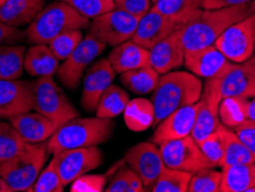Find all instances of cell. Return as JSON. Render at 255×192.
<instances>
[{"label":"cell","mask_w":255,"mask_h":192,"mask_svg":"<svg viewBox=\"0 0 255 192\" xmlns=\"http://www.w3.org/2000/svg\"><path fill=\"white\" fill-rule=\"evenodd\" d=\"M253 14V2L221 9H198L178 30L183 47L187 52L213 45L230 25Z\"/></svg>","instance_id":"cell-1"},{"label":"cell","mask_w":255,"mask_h":192,"mask_svg":"<svg viewBox=\"0 0 255 192\" xmlns=\"http://www.w3.org/2000/svg\"><path fill=\"white\" fill-rule=\"evenodd\" d=\"M125 160L139 175L145 191H151L164 167L160 149L156 148L154 143H138L126 152Z\"/></svg>","instance_id":"cell-13"},{"label":"cell","mask_w":255,"mask_h":192,"mask_svg":"<svg viewBox=\"0 0 255 192\" xmlns=\"http://www.w3.org/2000/svg\"><path fill=\"white\" fill-rule=\"evenodd\" d=\"M0 192H13V190L10 189V187L5 182L1 176H0Z\"/></svg>","instance_id":"cell-48"},{"label":"cell","mask_w":255,"mask_h":192,"mask_svg":"<svg viewBox=\"0 0 255 192\" xmlns=\"http://www.w3.org/2000/svg\"><path fill=\"white\" fill-rule=\"evenodd\" d=\"M108 60L111 61L115 73L122 74L128 70L148 66L149 50L129 39L114 46L108 55Z\"/></svg>","instance_id":"cell-22"},{"label":"cell","mask_w":255,"mask_h":192,"mask_svg":"<svg viewBox=\"0 0 255 192\" xmlns=\"http://www.w3.org/2000/svg\"><path fill=\"white\" fill-rule=\"evenodd\" d=\"M253 8H254V16H255V0H253Z\"/></svg>","instance_id":"cell-51"},{"label":"cell","mask_w":255,"mask_h":192,"mask_svg":"<svg viewBox=\"0 0 255 192\" xmlns=\"http://www.w3.org/2000/svg\"><path fill=\"white\" fill-rule=\"evenodd\" d=\"M25 39H27V31L0 21V46L22 43Z\"/></svg>","instance_id":"cell-42"},{"label":"cell","mask_w":255,"mask_h":192,"mask_svg":"<svg viewBox=\"0 0 255 192\" xmlns=\"http://www.w3.org/2000/svg\"><path fill=\"white\" fill-rule=\"evenodd\" d=\"M35 110V83L0 80V113L9 119Z\"/></svg>","instance_id":"cell-14"},{"label":"cell","mask_w":255,"mask_h":192,"mask_svg":"<svg viewBox=\"0 0 255 192\" xmlns=\"http://www.w3.org/2000/svg\"><path fill=\"white\" fill-rule=\"evenodd\" d=\"M255 186V163L239 164L222 169L220 192H246Z\"/></svg>","instance_id":"cell-25"},{"label":"cell","mask_w":255,"mask_h":192,"mask_svg":"<svg viewBox=\"0 0 255 192\" xmlns=\"http://www.w3.org/2000/svg\"><path fill=\"white\" fill-rule=\"evenodd\" d=\"M234 131L255 156V128H239Z\"/></svg>","instance_id":"cell-45"},{"label":"cell","mask_w":255,"mask_h":192,"mask_svg":"<svg viewBox=\"0 0 255 192\" xmlns=\"http://www.w3.org/2000/svg\"><path fill=\"white\" fill-rule=\"evenodd\" d=\"M253 0H200V6L204 9H221L227 7L245 5Z\"/></svg>","instance_id":"cell-44"},{"label":"cell","mask_w":255,"mask_h":192,"mask_svg":"<svg viewBox=\"0 0 255 192\" xmlns=\"http://www.w3.org/2000/svg\"><path fill=\"white\" fill-rule=\"evenodd\" d=\"M63 186H68L80 176L88 174L103 164V152L98 146L65 150L52 158Z\"/></svg>","instance_id":"cell-11"},{"label":"cell","mask_w":255,"mask_h":192,"mask_svg":"<svg viewBox=\"0 0 255 192\" xmlns=\"http://www.w3.org/2000/svg\"><path fill=\"white\" fill-rule=\"evenodd\" d=\"M0 119H2V115H1V113H0Z\"/></svg>","instance_id":"cell-54"},{"label":"cell","mask_w":255,"mask_h":192,"mask_svg":"<svg viewBox=\"0 0 255 192\" xmlns=\"http://www.w3.org/2000/svg\"><path fill=\"white\" fill-rule=\"evenodd\" d=\"M106 184V176L84 174L71 182V192H101Z\"/></svg>","instance_id":"cell-40"},{"label":"cell","mask_w":255,"mask_h":192,"mask_svg":"<svg viewBox=\"0 0 255 192\" xmlns=\"http://www.w3.org/2000/svg\"><path fill=\"white\" fill-rule=\"evenodd\" d=\"M214 45L232 62L242 63L249 60L255 50L254 14L230 25Z\"/></svg>","instance_id":"cell-8"},{"label":"cell","mask_w":255,"mask_h":192,"mask_svg":"<svg viewBox=\"0 0 255 192\" xmlns=\"http://www.w3.org/2000/svg\"><path fill=\"white\" fill-rule=\"evenodd\" d=\"M83 33L82 29H73L60 33L57 37H54L50 43L48 47L59 60H66L73 53V51L78 46L83 39Z\"/></svg>","instance_id":"cell-36"},{"label":"cell","mask_w":255,"mask_h":192,"mask_svg":"<svg viewBox=\"0 0 255 192\" xmlns=\"http://www.w3.org/2000/svg\"><path fill=\"white\" fill-rule=\"evenodd\" d=\"M192 174L164 166L153 186V192H186Z\"/></svg>","instance_id":"cell-34"},{"label":"cell","mask_w":255,"mask_h":192,"mask_svg":"<svg viewBox=\"0 0 255 192\" xmlns=\"http://www.w3.org/2000/svg\"><path fill=\"white\" fill-rule=\"evenodd\" d=\"M185 50L178 30L149 48V65L159 74H166L184 65Z\"/></svg>","instance_id":"cell-20"},{"label":"cell","mask_w":255,"mask_h":192,"mask_svg":"<svg viewBox=\"0 0 255 192\" xmlns=\"http://www.w3.org/2000/svg\"><path fill=\"white\" fill-rule=\"evenodd\" d=\"M226 129L227 126L220 123L212 134L198 143L202 153L209 160L213 168L222 167L223 165L224 151H226Z\"/></svg>","instance_id":"cell-32"},{"label":"cell","mask_w":255,"mask_h":192,"mask_svg":"<svg viewBox=\"0 0 255 192\" xmlns=\"http://www.w3.org/2000/svg\"><path fill=\"white\" fill-rule=\"evenodd\" d=\"M152 8L183 27L201 6L200 0H156Z\"/></svg>","instance_id":"cell-29"},{"label":"cell","mask_w":255,"mask_h":192,"mask_svg":"<svg viewBox=\"0 0 255 192\" xmlns=\"http://www.w3.org/2000/svg\"><path fill=\"white\" fill-rule=\"evenodd\" d=\"M255 163V156L230 128L226 129V151L222 169L239 164Z\"/></svg>","instance_id":"cell-33"},{"label":"cell","mask_w":255,"mask_h":192,"mask_svg":"<svg viewBox=\"0 0 255 192\" xmlns=\"http://www.w3.org/2000/svg\"><path fill=\"white\" fill-rule=\"evenodd\" d=\"M105 48L106 44L101 43L92 35L89 33L85 36L73 53L63 60V63L59 66L57 70L58 78L63 86L70 90H76L86 68L97 56L103 53Z\"/></svg>","instance_id":"cell-10"},{"label":"cell","mask_w":255,"mask_h":192,"mask_svg":"<svg viewBox=\"0 0 255 192\" xmlns=\"http://www.w3.org/2000/svg\"><path fill=\"white\" fill-rule=\"evenodd\" d=\"M27 144L12 124L0 121V161L14 157Z\"/></svg>","instance_id":"cell-35"},{"label":"cell","mask_w":255,"mask_h":192,"mask_svg":"<svg viewBox=\"0 0 255 192\" xmlns=\"http://www.w3.org/2000/svg\"><path fill=\"white\" fill-rule=\"evenodd\" d=\"M202 83L198 76L187 71H169L160 77L151 101L154 106V124L178 108L194 104L200 99Z\"/></svg>","instance_id":"cell-2"},{"label":"cell","mask_w":255,"mask_h":192,"mask_svg":"<svg viewBox=\"0 0 255 192\" xmlns=\"http://www.w3.org/2000/svg\"><path fill=\"white\" fill-rule=\"evenodd\" d=\"M123 115L127 127L136 133L148 129L154 124V106L151 100L145 98H134L129 100L123 111Z\"/></svg>","instance_id":"cell-26"},{"label":"cell","mask_w":255,"mask_h":192,"mask_svg":"<svg viewBox=\"0 0 255 192\" xmlns=\"http://www.w3.org/2000/svg\"><path fill=\"white\" fill-rule=\"evenodd\" d=\"M160 152L164 166L172 169L194 174L204 168H213L191 135L162 143L160 145Z\"/></svg>","instance_id":"cell-9"},{"label":"cell","mask_w":255,"mask_h":192,"mask_svg":"<svg viewBox=\"0 0 255 192\" xmlns=\"http://www.w3.org/2000/svg\"><path fill=\"white\" fill-rule=\"evenodd\" d=\"M239 128H255V121H252V120H249L247 119L245 122H244L243 124H241V126L235 128V129L232 130H236V129H239Z\"/></svg>","instance_id":"cell-49"},{"label":"cell","mask_w":255,"mask_h":192,"mask_svg":"<svg viewBox=\"0 0 255 192\" xmlns=\"http://www.w3.org/2000/svg\"><path fill=\"white\" fill-rule=\"evenodd\" d=\"M114 122L112 119L75 118L57 128L47 139L46 146L50 154L65 150L98 146L108 142L113 135Z\"/></svg>","instance_id":"cell-3"},{"label":"cell","mask_w":255,"mask_h":192,"mask_svg":"<svg viewBox=\"0 0 255 192\" xmlns=\"http://www.w3.org/2000/svg\"><path fill=\"white\" fill-rule=\"evenodd\" d=\"M246 192H255V186H254V187H252V188H251V189L247 190Z\"/></svg>","instance_id":"cell-50"},{"label":"cell","mask_w":255,"mask_h":192,"mask_svg":"<svg viewBox=\"0 0 255 192\" xmlns=\"http://www.w3.org/2000/svg\"><path fill=\"white\" fill-rule=\"evenodd\" d=\"M128 179H129V183L131 187V191L132 192H142L145 191V187L142 184V181L139 178L133 169L128 168Z\"/></svg>","instance_id":"cell-46"},{"label":"cell","mask_w":255,"mask_h":192,"mask_svg":"<svg viewBox=\"0 0 255 192\" xmlns=\"http://www.w3.org/2000/svg\"><path fill=\"white\" fill-rule=\"evenodd\" d=\"M35 110L58 127L80 116V112L52 76L38 77L35 82Z\"/></svg>","instance_id":"cell-6"},{"label":"cell","mask_w":255,"mask_h":192,"mask_svg":"<svg viewBox=\"0 0 255 192\" xmlns=\"http://www.w3.org/2000/svg\"><path fill=\"white\" fill-rule=\"evenodd\" d=\"M107 192H132L128 179V168H122L119 171L115 178L112 180L110 186L106 188Z\"/></svg>","instance_id":"cell-43"},{"label":"cell","mask_w":255,"mask_h":192,"mask_svg":"<svg viewBox=\"0 0 255 192\" xmlns=\"http://www.w3.org/2000/svg\"><path fill=\"white\" fill-rule=\"evenodd\" d=\"M181 28L182 25L176 23L171 18L151 8L139 18L136 31L131 37V40L149 50L156 43Z\"/></svg>","instance_id":"cell-16"},{"label":"cell","mask_w":255,"mask_h":192,"mask_svg":"<svg viewBox=\"0 0 255 192\" xmlns=\"http://www.w3.org/2000/svg\"><path fill=\"white\" fill-rule=\"evenodd\" d=\"M65 186L62 184L58 169L53 160H51L46 167L43 168L33 184V192H62Z\"/></svg>","instance_id":"cell-39"},{"label":"cell","mask_w":255,"mask_h":192,"mask_svg":"<svg viewBox=\"0 0 255 192\" xmlns=\"http://www.w3.org/2000/svg\"><path fill=\"white\" fill-rule=\"evenodd\" d=\"M198 107L199 101L170 113L157 124L152 142L161 145L162 143L189 136L196 123Z\"/></svg>","instance_id":"cell-18"},{"label":"cell","mask_w":255,"mask_h":192,"mask_svg":"<svg viewBox=\"0 0 255 192\" xmlns=\"http://www.w3.org/2000/svg\"><path fill=\"white\" fill-rule=\"evenodd\" d=\"M68 3L86 18H95L115 8L114 0H59Z\"/></svg>","instance_id":"cell-38"},{"label":"cell","mask_w":255,"mask_h":192,"mask_svg":"<svg viewBox=\"0 0 255 192\" xmlns=\"http://www.w3.org/2000/svg\"><path fill=\"white\" fill-rule=\"evenodd\" d=\"M46 0H6L0 6V21L13 25H29L45 6Z\"/></svg>","instance_id":"cell-23"},{"label":"cell","mask_w":255,"mask_h":192,"mask_svg":"<svg viewBox=\"0 0 255 192\" xmlns=\"http://www.w3.org/2000/svg\"><path fill=\"white\" fill-rule=\"evenodd\" d=\"M25 47L23 45L0 46V80H17L24 68Z\"/></svg>","instance_id":"cell-28"},{"label":"cell","mask_w":255,"mask_h":192,"mask_svg":"<svg viewBox=\"0 0 255 192\" xmlns=\"http://www.w3.org/2000/svg\"><path fill=\"white\" fill-rule=\"evenodd\" d=\"M116 9L141 17L152 8L151 0H114Z\"/></svg>","instance_id":"cell-41"},{"label":"cell","mask_w":255,"mask_h":192,"mask_svg":"<svg viewBox=\"0 0 255 192\" xmlns=\"http://www.w3.org/2000/svg\"><path fill=\"white\" fill-rule=\"evenodd\" d=\"M222 182V172L213 168H204L194 173L187 187L189 192H220Z\"/></svg>","instance_id":"cell-37"},{"label":"cell","mask_w":255,"mask_h":192,"mask_svg":"<svg viewBox=\"0 0 255 192\" xmlns=\"http://www.w3.org/2000/svg\"><path fill=\"white\" fill-rule=\"evenodd\" d=\"M247 114H249V120L255 121V97L252 101H249V107H247Z\"/></svg>","instance_id":"cell-47"},{"label":"cell","mask_w":255,"mask_h":192,"mask_svg":"<svg viewBox=\"0 0 255 192\" xmlns=\"http://www.w3.org/2000/svg\"><path fill=\"white\" fill-rule=\"evenodd\" d=\"M222 52L217 50L215 45L185 52L184 66L193 75L202 78L221 76L232 65Z\"/></svg>","instance_id":"cell-17"},{"label":"cell","mask_w":255,"mask_h":192,"mask_svg":"<svg viewBox=\"0 0 255 192\" xmlns=\"http://www.w3.org/2000/svg\"><path fill=\"white\" fill-rule=\"evenodd\" d=\"M151 1H152V2H153V3H154V2H155V1H156V0H151Z\"/></svg>","instance_id":"cell-53"},{"label":"cell","mask_w":255,"mask_h":192,"mask_svg":"<svg viewBox=\"0 0 255 192\" xmlns=\"http://www.w3.org/2000/svg\"><path fill=\"white\" fill-rule=\"evenodd\" d=\"M129 96L118 85L111 84L100 97L96 110V116L103 119H113L125 111L129 103Z\"/></svg>","instance_id":"cell-30"},{"label":"cell","mask_w":255,"mask_h":192,"mask_svg":"<svg viewBox=\"0 0 255 192\" xmlns=\"http://www.w3.org/2000/svg\"><path fill=\"white\" fill-rule=\"evenodd\" d=\"M59 61L48 45L33 44L24 54V69L33 77H53L59 68Z\"/></svg>","instance_id":"cell-24"},{"label":"cell","mask_w":255,"mask_h":192,"mask_svg":"<svg viewBox=\"0 0 255 192\" xmlns=\"http://www.w3.org/2000/svg\"><path fill=\"white\" fill-rule=\"evenodd\" d=\"M138 16L120 9H112L92 18L89 33L101 43L116 46L131 39L139 22Z\"/></svg>","instance_id":"cell-7"},{"label":"cell","mask_w":255,"mask_h":192,"mask_svg":"<svg viewBox=\"0 0 255 192\" xmlns=\"http://www.w3.org/2000/svg\"><path fill=\"white\" fill-rule=\"evenodd\" d=\"M48 152L46 143H28L22 151L0 161V176L13 192H30L45 167Z\"/></svg>","instance_id":"cell-5"},{"label":"cell","mask_w":255,"mask_h":192,"mask_svg":"<svg viewBox=\"0 0 255 192\" xmlns=\"http://www.w3.org/2000/svg\"><path fill=\"white\" fill-rule=\"evenodd\" d=\"M247 107H249L247 98H223L220 104V118L222 120V123L230 129L239 127L249 119Z\"/></svg>","instance_id":"cell-31"},{"label":"cell","mask_w":255,"mask_h":192,"mask_svg":"<svg viewBox=\"0 0 255 192\" xmlns=\"http://www.w3.org/2000/svg\"><path fill=\"white\" fill-rule=\"evenodd\" d=\"M222 99L220 76L207 78L199 99L196 123L191 131V136L197 143H200L212 134L220 124V104Z\"/></svg>","instance_id":"cell-12"},{"label":"cell","mask_w":255,"mask_h":192,"mask_svg":"<svg viewBox=\"0 0 255 192\" xmlns=\"http://www.w3.org/2000/svg\"><path fill=\"white\" fill-rule=\"evenodd\" d=\"M89 24V18L81 15L68 3L57 0L44 6L28 25L25 30L27 40L31 44L47 45L60 33L73 29L88 28Z\"/></svg>","instance_id":"cell-4"},{"label":"cell","mask_w":255,"mask_h":192,"mask_svg":"<svg viewBox=\"0 0 255 192\" xmlns=\"http://www.w3.org/2000/svg\"><path fill=\"white\" fill-rule=\"evenodd\" d=\"M115 70L108 59H100L86 71L81 105L85 112H96L100 97L112 84Z\"/></svg>","instance_id":"cell-19"},{"label":"cell","mask_w":255,"mask_h":192,"mask_svg":"<svg viewBox=\"0 0 255 192\" xmlns=\"http://www.w3.org/2000/svg\"><path fill=\"white\" fill-rule=\"evenodd\" d=\"M5 1H6V0H0V6H1V5H2V3H3V2H5Z\"/></svg>","instance_id":"cell-52"},{"label":"cell","mask_w":255,"mask_h":192,"mask_svg":"<svg viewBox=\"0 0 255 192\" xmlns=\"http://www.w3.org/2000/svg\"><path fill=\"white\" fill-rule=\"evenodd\" d=\"M122 84L136 95H146L154 91L160 80V74L151 65L128 70L121 74Z\"/></svg>","instance_id":"cell-27"},{"label":"cell","mask_w":255,"mask_h":192,"mask_svg":"<svg viewBox=\"0 0 255 192\" xmlns=\"http://www.w3.org/2000/svg\"><path fill=\"white\" fill-rule=\"evenodd\" d=\"M9 123L27 143L46 142L58 126L39 112H28L9 118Z\"/></svg>","instance_id":"cell-21"},{"label":"cell","mask_w":255,"mask_h":192,"mask_svg":"<svg viewBox=\"0 0 255 192\" xmlns=\"http://www.w3.org/2000/svg\"><path fill=\"white\" fill-rule=\"evenodd\" d=\"M222 98L255 97V55L242 63L234 62L226 73L220 76Z\"/></svg>","instance_id":"cell-15"}]
</instances>
